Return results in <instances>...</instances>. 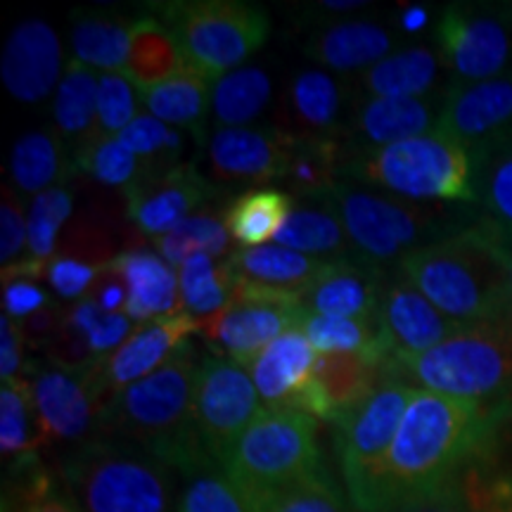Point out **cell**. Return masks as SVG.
Returning <instances> with one entry per match:
<instances>
[{
	"label": "cell",
	"mask_w": 512,
	"mask_h": 512,
	"mask_svg": "<svg viewBox=\"0 0 512 512\" xmlns=\"http://www.w3.org/2000/svg\"><path fill=\"white\" fill-rule=\"evenodd\" d=\"M510 411L512 401L418 389L356 512H408L460 501V486L496 446Z\"/></svg>",
	"instance_id": "obj_1"
},
{
	"label": "cell",
	"mask_w": 512,
	"mask_h": 512,
	"mask_svg": "<svg viewBox=\"0 0 512 512\" xmlns=\"http://www.w3.org/2000/svg\"><path fill=\"white\" fill-rule=\"evenodd\" d=\"M202 356L188 342L166 366L114 394L100 413L98 439L143 448L181 472V477L216 467L204 458L195 432V389Z\"/></svg>",
	"instance_id": "obj_2"
},
{
	"label": "cell",
	"mask_w": 512,
	"mask_h": 512,
	"mask_svg": "<svg viewBox=\"0 0 512 512\" xmlns=\"http://www.w3.org/2000/svg\"><path fill=\"white\" fill-rule=\"evenodd\" d=\"M347 230L358 259L396 268L406 256L463 233L482 211L470 204H427L354 181H339L318 197Z\"/></svg>",
	"instance_id": "obj_3"
},
{
	"label": "cell",
	"mask_w": 512,
	"mask_h": 512,
	"mask_svg": "<svg viewBox=\"0 0 512 512\" xmlns=\"http://www.w3.org/2000/svg\"><path fill=\"white\" fill-rule=\"evenodd\" d=\"M57 475L83 512H178L181 472L143 448L93 439L64 451Z\"/></svg>",
	"instance_id": "obj_4"
},
{
	"label": "cell",
	"mask_w": 512,
	"mask_h": 512,
	"mask_svg": "<svg viewBox=\"0 0 512 512\" xmlns=\"http://www.w3.org/2000/svg\"><path fill=\"white\" fill-rule=\"evenodd\" d=\"M396 271L460 323L512 318V290L501 266L467 230L406 256Z\"/></svg>",
	"instance_id": "obj_5"
},
{
	"label": "cell",
	"mask_w": 512,
	"mask_h": 512,
	"mask_svg": "<svg viewBox=\"0 0 512 512\" xmlns=\"http://www.w3.org/2000/svg\"><path fill=\"white\" fill-rule=\"evenodd\" d=\"M342 181L392 192L413 202L477 207L472 155L439 128L427 136L349 159Z\"/></svg>",
	"instance_id": "obj_6"
},
{
	"label": "cell",
	"mask_w": 512,
	"mask_h": 512,
	"mask_svg": "<svg viewBox=\"0 0 512 512\" xmlns=\"http://www.w3.org/2000/svg\"><path fill=\"white\" fill-rule=\"evenodd\" d=\"M384 377L458 399L512 401V318L470 325L427 354L387 361Z\"/></svg>",
	"instance_id": "obj_7"
},
{
	"label": "cell",
	"mask_w": 512,
	"mask_h": 512,
	"mask_svg": "<svg viewBox=\"0 0 512 512\" xmlns=\"http://www.w3.org/2000/svg\"><path fill=\"white\" fill-rule=\"evenodd\" d=\"M328 472L318 444V420L299 411L264 413L228 453L223 475L252 508L261 498Z\"/></svg>",
	"instance_id": "obj_8"
},
{
	"label": "cell",
	"mask_w": 512,
	"mask_h": 512,
	"mask_svg": "<svg viewBox=\"0 0 512 512\" xmlns=\"http://www.w3.org/2000/svg\"><path fill=\"white\" fill-rule=\"evenodd\" d=\"M150 12L169 27L197 72L219 76L245 67L271 36V15L247 0H169Z\"/></svg>",
	"instance_id": "obj_9"
},
{
	"label": "cell",
	"mask_w": 512,
	"mask_h": 512,
	"mask_svg": "<svg viewBox=\"0 0 512 512\" xmlns=\"http://www.w3.org/2000/svg\"><path fill=\"white\" fill-rule=\"evenodd\" d=\"M437 50L453 83L510 72L512 3H451L437 19Z\"/></svg>",
	"instance_id": "obj_10"
},
{
	"label": "cell",
	"mask_w": 512,
	"mask_h": 512,
	"mask_svg": "<svg viewBox=\"0 0 512 512\" xmlns=\"http://www.w3.org/2000/svg\"><path fill=\"white\" fill-rule=\"evenodd\" d=\"M415 392L413 384L384 377L361 406L335 425L339 467L354 510L366 498Z\"/></svg>",
	"instance_id": "obj_11"
},
{
	"label": "cell",
	"mask_w": 512,
	"mask_h": 512,
	"mask_svg": "<svg viewBox=\"0 0 512 512\" xmlns=\"http://www.w3.org/2000/svg\"><path fill=\"white\" fill-rule=\"evenodd\" d=\"M302 294L268 290L240 280L238 292L214 318L202 320L200 335L211 344V354L249 368L268 344L283 332L299 328L304 320Z\"/></svg>",
	"instance_id": "obj_12"
},
{
	"label": "cell",
	"mask_w": 512,
	"mask_h": 512,
	"mask_svg": "<svg viewBox=\"0 0 512 512\" xmlns=\"http://www.w3.org/2000/svg\"><path fill=\"white\" fill-rule=\"evenodd\" d=\"M264 408L245 368L216 354L202 356L195 389V432L211 465L223 470L228 453Z\"/></svg>",
	"instance_id": "obj_13"
},
{
	"label": "cell",
	"mask_w": 512,
	"mask_h": 512,
	"mask_svg": "<svg viewBox=\"0 0 512 512\" xmlns=\"http://www.w3.org/2000/svg\"><path fill=\"white\" fill-rule=\"evenodd\" d=\"M292 133L280 126L214 128L204 140L209 176L226 188L283 183L290 166Z\"/></svg>",
	"instance_id": "obj_14"
},
{
	"label": "cell",
	"mask_w": 512,
	"mask_h": 512,
	"mask_svg": "<svg viewBox=\"0 0 512 512\" xmlns=\"http://www.w3.org/2000/svg\"><path fill=\"white\" fill-rule=\"evenodd\" d=\"M223 192L195 164L183 162L166 171H147L143 181L124 192L126 216L138 233L157 240L197 211L209 209Z\"/></svg>",
	"instance_id": "obj_15"
},
{
	"label": "cell",
	"mask_w": 512,
	"mask_h": 512,
	"mask_svg": "<svg viewBox=\"0 0 512 512\" xmlns=\"http://www.w3.org/2000/svg\"><path fill=\"white\" fill-rule=\"evenodd\" d=\"M195 332H200V323L185 311L136 325L117 351L100 358L98 366L88 370L102 403L107 406V401L128 384L143 380L166 366Z\"/></svg>",
	"instance_id": "obj_16"
},
{
	"label": "cell",
	"mask_w": 512,
	"mask_h": 512,
	"mask_svg": "<svg viewBox=\"0 0 512 512\" xmlns=\"http://www.w3.org/2000/svg\"><path fill=\"white\" fill-rule=\"evenodd\" d=\"M316 361L318 351L306 339L302 328H292L268 344L247 368V373L266 408L299 411L323 420Z\"/></svg>",
	"instance_id": "obj_17"
},
{
	"label": "cell",
	"mask_w": 512,
	"mask_h": 512,
	"mask_svg": "<svg viewBox=\"0 0 512 512\" xmlns=\"http://www.w3.org/2000/svg\"><path fill=\"white\" fill-rule=\"evenodd\" d=\"M439 131L458 140L470 155L512 145V69L486 81L453 83Z\"/></svg>",
	"instance_id": "obj_18"
},
{
	"label": "cell",
	"mask_w": 512,
	"mask_h": 512,
	"mask_svg": "<svg viewBox=\"0 0 512 512\" xmlns=\"http://www.w3.org/2000/svg\"><path fill=\"white\" fill-rule=\"evenodd\" d=\"M377 323H380L389 351L387 361L427 354L470 328V325L439 311L396 268L389 271L387 283H384Z\"/></svg>",
	"instance_id": "obj_19"
},
{
	"label": "cell",
	"mask_w": 512,
	"mask_h": 512,
	"mask_svg": "<svg viewBox=\"0 0 512 512\" xmlns=\"http://www.w3.org/2000/svg\"><path fill=\"white\" fill-rule=\"evenodd\" d=\"M31 389L46 446H64L72 451L98 439V420L105 403L88 373H69L55 366L36 368Z\"/></svg>",
	"instance_id": "obj_20"
},
{
	"label": "cell",
	"mask_w": 512,
	"mask_h": 512,
	"mask_svg": "<svg viewBox=\"0 0 512 512\" xmlns=\"http://www.w3.org/2000/svg\"><path fill=\"white\" fill-rule=\"evenodd\" d=\"M444 93L427 98H366L354 105L347 131L342 136L344 164L358 155L413 140L437 131Z\"/></svg>",
	"instance_id": "obj_21"
},
{
	"label": "cell",
	"mask_w": 512,
	"mask_h": 512,
	"mask_svg": "<svg viewBox=\"0 0 512 512\" xmlns=\"http://www.w3.org/2000/svg\"><path fill=\"white\" fill-rule=\"evenodd\" d=\"M62 41L43 19H24L5 38L0 79L5 91L22 105H43L64 76Z\"/></svg>",
	"instance_id": "obj_22"
},
{
	"label": "cell",
	"mask_w": 512,
	"mask_h": 512,
	"mask_svg": "<svg viewBox=\"0 0 512 512\" xmlns=\"http://www.w3.org/2000/svg\"><path fill=\"white\" fill-rule=\"evenodd\" d=\"M354 112L342 76L320 67L299 69L283 93L280 128L299 138H342Z\"/></svg>",
	"instance_id": "obj_23"
},
{
	"label": "cell",
	"mask_w": 512,
	"mask_h": 512,
	"mask_svg": "<svg viewBox=\"0 0 512 512\" xmlns=\"http://www.w3.org/2000/svg\"><path fill=\"white\" fill-rule=\"evenodd\" d=\"M396 50V34L375 19L325 24L306 38L302 53L325 72L363 74Z\"/></svg>",
	"instance_id": "obj_24"
},
{
	"label": "cell",
	"mask_w": 512,
	"mask_h": 512,
	"mask_svg": "<svg viewBox=\"0 0 512 512\" xmlns=\"http://www.w3.org/2000/svg\"><path fill=\"white\" fill-rule=\"evenodd\" d=\"M389 268L363 261H332L302 297L306 316L375 320Z\"/></svg>",
	"instance_id": "obj_25"
},
{
	"label": "cell",
	"mask_w": 512,
	"mask_h": 512,
	"mask_svg": "<svg viewBox=\"0 0 512 512\" xmlns=\"http://www.w3.org/2000/svg\"><path fill=\"white\" fill-rule=\"evenodd\" d=\"M107 268L124 280L128 292L126 316L136 325L183 313L178 273L150 249H124L107 259Z\"/></svg>",
	"instance_id": "obj_26"
},
{
	"label": "cell",
	"mask_w": 512,
	"mask_h": 512,
	"mask_svg": "<svg viewBox=\"0 0 512 512\" xmlns=\"http://www.w3.org/2000/svg\"><path fill=\"white\" fill-rule=\"evenodd\" d=\"M46 446L29 377L0 384V453L12 479L41 467L38 451Z\"/></svg>",
	"instance_id": "obj_27"
},
{
	"label": "cell",
	"mask_w": 512,
	"mask_h": 512,
	"mask_svg": "<svg viewBox=\"0 0 512 512\" xmlns=\"http://www.w3.org/2000/svg\"><path fill=\"white\" fill-rule=\"evenodd\" d=\"M444 60L432 46L396 48L361 74L358 91L366 98H427L439 88Z\"/></svg>",
	"instance_id": "obj_28"
},
{
	"label": "cell",
	"mask_w": 512,
	"mask_h": 512,
	"mask_svg": "<svg viewBox=\"0 0 512 512\" xmlns=\"http://www.w3.org/2000/svg\"><path fill=\"white\" fill-rule=\"evenodd\" d=\"M136 19L107 10H74L69 24L72 60L98 74L124 72Z\"/></svg>",
	"instance_id": "obj_29"
},
{
	"label": "cell",
	"mask_w": 512,
	"mask_h": 512,
	"mask_svg": "<svg viewBox=\"0 0 512 512\" xmlns=\"http://www.w3.org/2000/svg\"><path fill=\"white\" fill-rule=\"evenodd\" d=\"M216 79L188 67L162 86L140 91L147 114L162 119L164 124L190 133L197 143L207 140V124L211 119V95Z\"/></svg>",
	"instance_id": "obj_30"
},
{
	"label": "cell",
	"mask_w": 512,
	"mask_h": 512,
	"mask_svg": "<svg viewBox=\"0 0 512 512\" xmlns=\"http://www.w3.org/2000/svg\"><path fill=\"white\" fill-rule=\"evenodd\" d=\"M228 259L238 278L245 283L268 287V290L302 294V297L332 264V261H320L302 252H294V249L278 245V242L249 249L235 247Z\"/></svg>",
	"instance_id": "obj_31"
},
{
	"label": "cell",
	"mask_w": 512,
	"mask_h": 512,
	"mask_svg": "<svg viewBox=\"0 0 512 512\" xmlns=\"http://www.w3.org/2000/svg\"><path fill=\"white\" fill-rule=\"evenodd\" d=\"M74 157L53 126L22 133L10 150V183L19 195L38 197L67 183Z\"/></svg>",
	"instance_id": "obj_32"
},
{
	"label": "cell",
	"mask_w": 512,
	"mask_h": 512,
	"mask_svg": "<svg viewBox=\"0 0 512 512\" xmlns=\"http://www.w3.org/2000/svg\"><path fill=\"white\" fill-rule=\"evenodd\" d=\"M98 81L100 74L86 64L69 60L64 76L50 102L53 128L72 157L95 138L98 126Z\"/></svg>",
	"instance_id": "obj_33"
},
{
	"label": "cell",
	"mask_w": 512,
	"mask_h": 512,
	"mask_svg": "<svg viewBox=\"0 0 512 512\" xmlns=\"http://www.w3.org/2000/svg\"><path fill=\"white\" fill-rule=\"evenodd\" d=\"M382 382V366L358 354H318L316 384L323 403V422L337 425L361 406Z\"/></svg>",
	"instance_id": "obj_34"
},
{
	"label": "cell",
	"mask_w": 512,
	"mask_h": 512,
	"mask_svg": "<svg viewBox=\"0 0 512 512\" xmlns=\"http://www.w3.org/2000/svg\"><path fill=\"white\" fill-rule=\"evenodd\" d=\"M275 242L320 261H361L354 252L347 230L318 200H294L290 216Z\"/></svg>",
	"instance_id": "obj_35"
},
{
	"label": "cell",
	"mask_w": 512,
	"mask_h": 512,
	"mask_svg": "<svg viewBox=\"0 0 512 512\" xmlns=\"http://www.w3.org/2000/svg\"><path fill=\"white\" fill-rule=\"evenodd\" d=\"M188 69L181 43L171 34L169 27L157 19L152 12H145L136 19L131 34V50L124 74L140 91L162 86L164 81L174 79Z\"/></svg>",
	"instance_id": "obj_36"
},
{
	"label": "cell",
	"mask_w": 512,
	"mask_h": 512,
	"mask_svg": "<svg viewBox=\"0 0 512 512\" xmlns=\"http://www.w3.org/2000/svg\"><path fill=\"white\" fill-rule=\"evenodd\" d=\"M292 207L294 197L290 192L254 188L233 197V202L223 209V221L238 249L271 245L283 230Z\"/></svg>",
	"instance_id": "obj_37"
},
{
	"label": "cell",
	"mask_w": 512,
	"mask_h": 512,
	"mask_svg": "<svg viewBox=\"0 0 512 512\" xmlns=\"http://www.w3.org/2000/svg\"><path fill=\"white\" fill-rule=\"evenodd\" d=\"M273 79L259 64H245L223 74L214 83L211 121L214 128H245L268 110Z\"/></svg>",
	"instance_id": "obj_38"
},
{
	"label": "cell",
	"mask_w": 512,
	"mask_h": 512,
	"mask_svg": "<svg viewBox=\"0 0 512 512\" xmlns=\"http://www.w3.org/2000/svg\"><path fill=\"white\" fill-rule=\"evenodd\" d=\"M178 287H181L183 311L202 323L214 318L228 306L238 292V273L228 256L197 254L190 256L178 268Z\"/></svg>",
	"instance_id": "obj_39"
},
{
	"label": "cell",
	"mask_w": 512,
	"mask_h": 512,
	"mask_svg": "<svg viewBox=\"0 0 512 512\" xmlns=\"http://www.w3.org/2000/svg\"><path fill=\"white\" fill-rule=\"evenodd\" d=\"M344 176L342 138H299L292 140L290 166L285 185L294 200H318L335 188Z\"/></svg>",
	"instance_id": "obj_40"
},
{
	"label": "cell",
	"mask_w": 512,
	"mask_h": 512,
	"mask_svg": "<svg viewBox=\"0 0 512 512\" xmlns=\"http://www.w3.org/2000/svg\"><path fill=\"white\" fill-rule=\"evenodd\" d=\"M302 332L318 354H358L384 366L389 358L380 323L358 318L304 316Z\"/></svg>",
	"instance_id": "obj_41"
},
{
	"label": "cell",
	"mask_w": 512,
	"mask_h": 512,
	"mask_svg": "<svg viewBox=\"0 0 512 512\" xmlns=\"http://www.w3.org/2000/svg\"><path fill=\"white\" fill-rule=\"evenodd\" d=\"M230 233L223 221V214H219L214 207L197 211L190 219H185L181 226H176L171 233L162 235L155 240L157 254L169 264L171 268H181L190 256L197 254H211V256H230Z\"/></svg>",
	"instance_id": "obj_42"
},
{
	"label": "cell",
	"mask_w": 512,
	"mask_h": 512,
	"mask_svg": "<svg viewBox=\"0 0 512 512\" xmlns=\"http://www.w3.org/2000/svg\"><path fill=\"white\" fill-rule=\"evenodd\" d=\"M477 207L486 219L512 228V145L472 155Z\"/></svg>",
	"instance_id": "obj_43"
},
{
	"label": "cell",
	"mask_w": 512,
	"mask_h": 512,
	"mask_svg": "<svg viewBox=\"0 0 512 512\" xmlns=\"http://www.w3.org/2000/svg\"><path fill=\"white\" fill-rule=\"evenodd\" d=\"M117 140L147 166V171H166L183 164L185 133L147 112L138 114Z\"/></svg>",
	"instance_id": "obj_44"
},
{
	"label": "cell",
	"mask_w": 512,
	"mask_h": 512,
	"mask_svg": "<svg viewBox=\"0 0 512 512\" xmlns=\"http://www.w3.org/2000/svg\"><path fill=\"white\" fill-rule=\"evenodd\" d=\"M74 214V192L67 185L41 192L29 207V261L46 266L60 252L62 228Z\"/></svg>",
	"instance_id": "obj_45"
},
{
	"label": "cell",
	"mask_w": 512,
	"mask_h": 512,
	"mask_svg": "<svg viewBox=\"0 0 512 512\" xmlns=\"http://www.w3.org/2000/svg\"><path fill=\"white\" fill-rule=\"evenodd\" d=\"M76 171L93 178L95 183L114 190H131L138 181H143L147 166L126 150L117 138H95L79 155L74 157Z\"/></svg>",
	"instance_id": "obj_46"
},
{
	"label": "cell",
	"mask_w": 512,
	"mask_h": 512,
	"mask_svg": "<svg viewBox=\"0 0 512 512\" xmlns=\"http://www.w3.org/2000/svg\"><path fill=\"white\" fill-rule=\"evenodd\" d=\"M349 498H344L330 472L304 482L285 486L275 494L254 503L252 512H351Z\"/></svg>",
	"instance_id": "obj_47"
},
{
	"label": "cell",
	"mask_w": 512,
	"mask_h": 512,
	"mask_svg": "<svg viewBox=\"0 0 512 512\" xmlns=\"http://www.w3.org/2000/svg\"><path fill=\"white\" fill-rule=\"evenodd\" d=\"M8 512H83L69 486L57 472L36 467L27 475L12 479Z\"/></svg>",
	"instance_id": "obj_48"
},
{
	"label": "cell",
	"mask_w": 512,
	"mask_h": 512,
	"mask_svg": "<svg viewBox=\"0 0 512 512\" xmlns=\"http://www.w3.org/2000/svg\"><path fill=\"white\" fill-rule=\"evenodd\" d=\"M183 479L178 512H252L221 467H204Z\"/></svg>",
	"instance_id": "obj_49"
},
{
	"label": "cell",
	"mask_w": 512,
	"mask_h": 512,
	"mask_svg": "<svg viewBox=\"0 0 512 512\" xmlns=\"http://www.w3.org/2000/svg\"><path fill=\"white\" fill-rule=\"evenodd\" d=\"M138 105H143L140 88L124 72L100 74L95 138H117L140 114Z\"/></svg>",
	"instance_id": "obj_50"
},
{
	"label": "cell",
	"mask_w": 512,
	"mask_h": 512,
	"mask_svg": "<svg viewBox=\"0 0 512 512\" xmlns=\"http://www.w3.org/2000/svg\"><path fill=\"white\" fill-rule=\"evenodd\" d=\"M67 323L88 339L95 354L100 358L110 356L117 351L126 337L133 332V320L126 313H107L102 311L93 299H81L67 309Z\"/></svg>",
	"instance_id": "obj_51"
},
{
	"label": "cell",
	"mask_w": 512,
	"mask_h": 512,
	"mask_svg": "<svg viewBox=\"0 0 512 512\" xmlns=\"http://www.w3.org/2000/svg\"><path fill=\"white\" fill-rule=\"evenodd\" d=\"M102 271H105V261H86L81 256L57 252L46 264L43 280L62 302L76 304L91 294Z\"/></svg>",
	"instance_id": "obj_52"
},
{
	"label": "cell",
	"mask_w": 512,
	"mask_h": 512,
	"mask_svg": "<svg viewBox=\"0 0 512 512\" xmlns=\"http://www.w3.org/2000/svg\"><path fill=\"white\" fill-rule=\"evenodd\" d=\"M29 211L22 207V197L8 183L0 200V264L12 268L29 261Z\"/></svg>",
	"instance_id": "obj_53"
},
{
	"label": "cell",
	"mask_w": 512,
	"mask_h": 512,
	"mask_svg": "<svg viewBox=\"0 0 512 512\" xmlns=\"http://www.w3.org/2000/svg\"><path fill=\"white\" fill-rule=\"evenodd\" d=\"M46 356L50 366L69 370V373H88L100 363V356L95 354L88 339L69 323H64V328L48 344Z\"/></svg>",
	"instance_id": "obj_54"
},
{
	"label": "cell",
	"mask_w": 512,
	"mask_h": 512,
	"mask_svg": "<svg viewBox=\"0 0 512 512\" xmlns=\"http://www.w3.org/2000/svg\"><path fill=\"white\" fill-rule=\"evenodd\" d=\"M55 306L46 287L31 278H5L3 280V313L12 320H27L36 313Z\"/></svg>",
	"instance_id": "obj_55"
},
{
	"label": "cell",
	"mask_w": 512,
	"mask_h": 512,
	"mask_svg": "<svg viewBox=\"0 0 512 512\" xmlns=\"http://www.w3.org/2000/svg\"><path fill=\"white\" fill-rule=\"evenodd\" d=\"M467 233H470L486 252L494 256L512 290V228H505L501 223L479 214L477 221L467 228Z\"/></svg>",
	"instance_id": "obj_56"
},
{
	"label": "cell",
	"mask_w": 512,
	"mask_h": 512,
	"mask_svg": "<svg viewBox=\"0 0 512 512\" xmlns=\"http://www.w3.org/2000/svg\"><path fill=\"white\" fill-rule=\"evenodd\" d=\"M24 347H27V342H24L19 323L3 313L0 316V377H3V382L22 377Z\"/></svg>",
	"instance_id": "obj_57"
},
{
	"label": "cell",
	"mask_w": 512,
	"mask_h": 512,
	"mask_svg": "<svg viewBox=\"0 0 512 512\" xmlns=\"http://www.w3.org/2000/svg\"><path fill=\"white\" fill-rule=\"evenodd\" d=\"M64 323H67V309H60L55 304L27 320H19V330H22L27 347L46 349L57 337V332L64 328Z\"/></svg>",
	"instance_id": "obj_58"
},
{
	"label": "cell",
	"mask_w": 512,
	"mask_h": 512,
	"mask_svg": "<svg viewBox=\"0 0 512 512\" xmlns=\"http://www.w3.org/2000/svg\"><path fill=\"white\" fill-rule=\"evenodd\" d=\"M88 299H93V302L107 313H126V304H128L126 285L124 280L112 271V268H107V261H105V271H102L100 278L95 280Z\"/></svg>",
	"instance_id": "obj_59"
},
{
	"label": "cell",
	"mask_w": 512,
	"mask_h": 512,
	"mask_svg": "<svg viewBox=\"0 0 512 512\" xmlns=\"http://www.w3.org/2000/svg\"><path fill=\"white\" fill-rule=\"evenodd\" d=\"M370 3L366 0H323L318 3L316 8L325 10V12H358V10H366Z\"/></svg>",
	"instance_id": "obj_60"
},
{
	"label": "cell",
	"mask_w": 512,
	"mask_h": 512,
	"mask_svg": "<svg viewBox=\"0 0 512 512\" xmlns=\"http://www.w3.org/2000/svg\"><path fill=\"white\" fill-rule=\"evenodd\" d=\"M425 22V12L413 8V10H406L403 12V19H401V29H420V24Z\"/></svg>",
	"instance_id": "obj_61"
},
{
	"label": "cell",
	"mask_w": 512,
	"mask_h": 512,
	"mask_svg": "<svg viewBox=\"0 0 512 512\" xmlns=\"http://www.w3.org/2000/svg\"><path fill=\"white\" fill-rule=\"evenodd\" d=\"M408 512H463L460 510V501L456 503H437V505H425V508H415Z\"/></svg>",
	"instance_id": "obj_62"
},
{
	"label": "cell",
	"mask_w": 512,
	"mask_h": 512,
	"mask_svg": "<svg viewBox=\"0 0 512 512\" xmlns=\"http://www.w3.org/2000/svg\"><path fill=\"white\" fill-rule=\"evenodd\" d=\"M508 512H512V508H510V510H508Z\"/></svg>",
	"instance_id": "obj_63"
}]
</instances>
